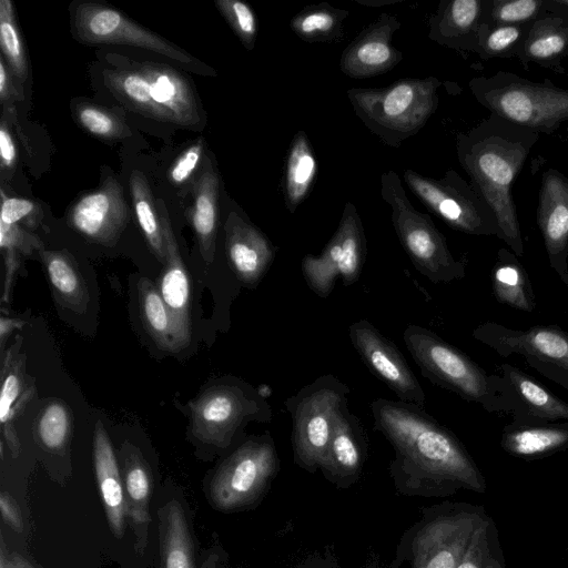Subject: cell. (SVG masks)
<instances>
[{
    "instance_id": "cell-53",
    "label": "cell",
    "mask_w": 568,
    "mask_h": 568,
    "mask_svg": "<svg viewBox=\"0 0 568 568\" xmlns=\"http://www.w3.org/2000/svg\"><path fill=\"white\" fill-rule=\"evenodd\" d=\"M6 558L12 568H34L20 555L11 554Z\"/></svg>"
},
{
    "instance_id": "cell-48",
    "label": "cell",
    "mask_w": 568,
    "mask_h": 568,
    "mask_svg": "<svg viewBox=\"0 0 568 568\" xmlns=\"http://www.w3.org/2000/svg\"><path fill=\"white\" fill-rule=\"evenodd\" d=\"M0 511L2 519L8 526L17 532L22 531L23 520L21 510L12 496L4 491L0 494Z\"/></svg>"
},
{
    "instance_id": "cell-14",
    "label": "cell",
    "mask_w": 568,
    "mask_h": 568,
    "mask_svg": "<svg viewBox=\"0 0 568 568\" xmlns=\"http://www.w3.org/2000/svg\"><path fill=\"white\" fill-rule=\"evenodd\" d=\"M366 256V239L358 213L347 203L338 227L322 253L307 254L302 261V273L308 287L326 298L334 290L336 277L349 286L358 281Z\"/></svg>"
},
{
    "instance_id": "cell-30",
    "label": "cell",
    "mask_w": 568,
    "mask_h": 568,
    "mask_svg": "<svg viewBox=\"0 0 568 568\" xmlns=\"http://www.w3.org/2000/svg\"><path fill=\"white\" fill-rule=\"evenodd\" d=\"M160 568H196L194 545L186 514L173 498L159 510Z\"/></svg>"
},
{
    "instance_id": "cell-7",
    "label": "cell",
    "mask_w": 568,
    "mask_h": 568,
    "mask_svg": "<svg viewBox=\"0 0 568 568\" xmlns=\"http://www.w3.org/2000/svg\"><path fill=\"white\" fill-rule=\"evenodd\" d=\"M436 78L400 80L384 89H353L348 97L358 116L387 143L415 134L438 104Z\"/></svg>"
},
{
    "instance_id": "cell-22",
    "label": "cell",
    "mask_w": 568,
    "mask_h": 568,
    "mask_svg": "<svg viewBox=\"0 0 568 568\" xmlns=\"http://www.w3.org/2000/svg\"><path fill=\"white\" fill-rule=\"evenodd\" d=\"M398 27L394 17L382 14L345 49L342 71L352 78H366L392 69L402 57L390 44L392 34Z\"/></svg>"
},
{
    "instance_id": "cell-26",
    "label": "cell",
    "mask_w": 568,
    "mask_h": 568,
    "mask_svg": "<svg viewBox=\"0 0 568 568\" xmlns=\"http://www.w3.org/2000/svg\"><path fill=\"white\" fill-rule=\"evenodd\" d=\"M565 59H568V20L546 12L530 24L518 60L526 70L534 63L565 74Z\"/></svg>"
},
{
    "instance_id": "cell-35",
    "label": "cell",
    "mask_w": 568,
    "mask_h": 568,
    "mask_svg": "<svg viewBox=\"0 0 568 568\" xmlns=\"http://www.w3.org/2000/svg\"><path fill=\"white\" fill-rule=\"evenodd\" d=\"M130 192L134 204L135 215L140 229L158 261L165 265L166 250L153 193L144 174L132 171L129 180Z\"/></svg>"
},
{
    "instance_id": "cell-54",
    "label": "cell",
    "mask_w": 568,
    "mask_h": 568,
    "mask_svg": "<svg viewBox=\"0 0 568 568\" xmlns=\"http://www.w3.org/2000/svg\"><path fill=\"white\" fill-rule=\"evenodd\" d=\"M201 568H220V559L216 554H210L205 560H203Z\"/></svg>"
},
{
    "instance_id": "cell-36",
    "label": "cell",
    "mask_w": 568,
    "mask_h": 568,
    "mask_svg": "<svg viewBox=\"0 0 568 568\" xmlns=\"http://www.w3.org/2000/svg\"><path fill=\"white\" fill-rule=\"evenodd\" d=\"M139 307L144 326L159 347L178 351L171 313L159 290L148 280L138 285Z\"/></svg>"
},
{
    "instance_id": "cell-16",
    "label": "cell",
    "mask_w": 568,
    "mask_h": 568,
    "mask_svg": "<svg viewBox=\"0 0 568 568\" xmlns=\"http://www.w3.org/2000/svg\"><path fill=\"white\" fill-rule=\"evenodd\" d=\"M348 336L367 368L383 381L399 400L423 406L425 392L405 357L389 338L366 320L351 324Z\"/></svg>"
},
{
    "instance_id": "cell-51",
    "label": "cell",
    "mask_w": 568,
    "mask_h": 568,
    "mask_svg": "<svg viewBox=\"0 0 568 568\" xmlns=\"http://www.w3.org/2000/svg\"><path fill=\"white\" fill-rule=\"evenodd\" d=\"M23 325V322L17 318L6 317L1 316L0 320V344H1V353L3 354V347L6 344L7 336L10 335V333L14 328H20Z\"/></svg>"
},
{
    "instance_id": "cell-21",
    "label": "cell",
    "mask_w": 568,
    "mask_h": 568,
    "mask_svg": "<svg viewBox=\"0 0 568 568\" xmlns=\"http://www.w3.org/2000/svg\"><path fill=\"white\" fill-rule=\"evenodd\" d=\"M366 448L361 419L346 406L337 415L320 469L336 485L348 486L359 477Z\"/></svg>"
},
{
    "instance_id": "cell-47",
    "label": "cell",
    "mask_w": 568,
    "mask_h": 568,
    "mask_svg": "<svg viewBox=\"0 0 568 568\" xmlns=\"http://www.w3.org/2000/svg\"><path fill=\"white\" fill-rule=\"evenodd\" d=\"M1 213L0 221L6 224H18L23 219L34 217L38 213V205L27 199L6 196L1 190Z\"/></svg>"
},
{
    "instance_id": "cell-13",
    "label": "cell",
    "mask_w": 568,
    "mask_h": 568,
    "mask_svg": "<svg viewBox=\"0 0 568 568\" xmlns=\"http://www.w3.org/2000/svg\"><path fill=\"white\" fill-rule=\"evenodd\" d=\"M487 516L481 506L446 504L420 526L412 544V568H456Z\"/></svg>"
},
{
    "instance_id": "cell-5",
    "label": "cell",
    "mask_w": 568,
    "mask_h": 568,
    "mask_svg": "<svg viewBox=\"0 0 568 568\" xmlns=\"http://www.w3.org/2000/svg\"><path fill=\"white\" fill-rule=\"evenodd\" d=\"M469 88L490 113L538 134H552L568 121V88L548 79L534 82L501 70L471 79Z\"/></svg>"
},
{
    "instance_id": "cell-56",
    "label": "cell",
    "mask_w": 568,
    "mask_h": 568,
    "mask_svg": "<svg viewBox=\"0 0 568 568\" xmlns=\"http://www.w3.org/2000/svg\"><path fill=\"white\" fill-rule=\"evenodd\" d=\"M567 565H568V558H567Z\"/></svg>"
},
{
    "instance_id": "cell-40",
    "label": "cell",
    "mask_w": 568,
    "mask_h": 568,
    "mask_svg": "<svg viewBox=\"0 0 568 568\" xmlns=\"http://www.w3.org/2000/svg\"><path fill=\"white\" fill-rule=\"evenodd\" d=\"M0 47L14 80L24 83L29 75L27 51L10 0L0 1Z\"/></svg>"
},
{
    "instance_id": "cell-33",
    "label": "cell",
    "mask_w": 568,
    "mask_h": 568,
    "mask_svg": "<svg viewBox=\"0 0 568 568\" xmlns=\"http://www.w3.org/2000/svg\"><path fill=\"white\" fill-rule=\"evenodd\" d=\"M40 256L61 303L75 312H83L88 303V291L71 256L62 251H41Z\"/></svg>"
},
{
    "instance_id": "cell-23",
    "label": "cell",
    "mask_w": 568,
    "mask_h": 568,
    "mask_svg": "<svg viewBox=\"0 0 568 568\" xmlns=\"http://www.w3.org/2000/svg\"><path fill=\"white\" fill-rule=\"evenodd\" d=\"M511 389L513 423L550 424L568 422V403L557 397L534 377L510 364L498 366Z\"/></svg>"
},
{
    "instance_id": "cell-25",
    "label": "cell",
    "mask_w": 568,
    "mask_h": 568,
    "mask_svg": "<svg viewBox=\"0 0 568 568\" xmlns=\"http://www.w3.org/2000/svg\"><path fill=\"white\" fill-rule=\"evenodd\" d=\"M123 460V486L126 517L135 535V548L143 552L148 544L152 474L140 452L124 444L121 448Z\"/></svg>"
},
{
    "instance_id": "cell-24",
    "label": "cell",
    "mask_w": 568,
    "mask_h": 568,
    "mask_svg": "<svg viewBox=\"0 0 568 568\" xmlns=\"http://www.w3.org/2000/svg\"><path fill=\"white\" fill-rule=\"evenodd\" d=\"M93 463L109 527L113 536L121 539L128 523L123 479L109 435L100 420L94 427Z\"/></svg>"
},
{
    "instance_id": "cell-28",
    "label": "cell",
    "mask_w": 568,
    "mask_h": 568,
    "mask_svg": "<svg viewBox=\"0 0 568 568\" xmlns=\"http://www.w3.org/2000/svg\"><path fill=\"white\" fill-rule=\"evenodd\" d=\"M501 448L511 456L536 459L568 448V422L516 424L504 427Z\"/></svg>"
},
{
    "instance_id": "cell-9",
    "label": "cell",
    "mask_w": 568,
    "mask_h": 568,
    "mask_svg": "<svg viewBox=\"0 0 568 568\" xmlns=\"http://www.w3.org/2000/svg\"><path fill=\"white\" fill-rule=\"evenodd\" d=\"M189 406L192 434L216 448H226L247 423H271L273 416L260 392L237 379L210 387Z\"/></svg>"
},
{
    "instance_id": "cell-17",
    "label": "cell",
    "mask_w": 568,
    "mask_h": 568,
    "mask_svg": "<svg viewBox=\"0 0 568 568\" xmlns=\"http://www.w3.org/2000/svg\"><path fill=\"white\" fill-rule=\"evenodd\" d=\"M129 217L122 185L108 176L99 189L73 203L68 212V224L87 240L110 246L121 236Z\"/></svg>"
},
{
    "instance_id": "cell-41",
    "label": "cell",
    "mask_w": 568,
    "mask_h": 568,
    "mask_svg": "<svg viewBox=\"0 0 568 568\" xmlns=\"http://www.w3.org/2000/svg\"><path fill=\"white\" fill-rule=\"evenodd\" d=\"M546 12V0H484L483 22L530 24Z\"/></svg>"
},
{
    "instance_id": "cell-43",
    "label": "cell",
    "mask_w": 568,
    "mask_h": 568,
    "mask_svg": "<svg viewBox=\"0 0 568 568\" xmlns=\"http://www.w3.org/2000/svg\"><path fill=\"white\" fill-rule=\"evenodd\" d=\"M70 430V413L63 403L53 400L42 409L37 423V434L45 448L51 450L63 448Z\"/></svg>"
},
{
    "instance_id": "cell-42",
    "label": "cell",
    "mask_w": 568,
    "mask_h": 568,
    "mask_svg": "<svg viewBox=\"0 0 568 568\" xmlns=\"http://www.w3.org/2000/svg\"><path fill=\"white\" fill-rule=\"evenodd\" d=\"M74 116L85 131L101 139L118 140L131 134L125 122L100 105L81 102L74 108Z\"/></svg>"
},
{
    "instance_id": "cell-45",
    "label": "cell",
    "mask_w": 568,
    "mask_h": 568,
    "mask_svg": "<svg viewBox=\"0 0 568 568\" xmlns=\"http://www.w3.org/2000/svg\"><path fill=\"white\" fill-rule=\"evenodd\" d=\"M11 246L29 256L33 251L42 247L41 240L22 229L19 224H6L0 221V247Z\"/></svg>"
},
{
    "instance_id": "cell-32",
    "label": "cell",
    "mask_w": 568,
    "mask_h": 568,
    "mask_svg": "<svg viewBox=\"0 0 568 568\" xmlns=\"http://www.w3.org/2000/svg\"><path fill=\"white\" fill-rule=\"evenodd\" d=\"M513 252L499 248L491 270V285L495 298L504 305L532 312L536 308L535 294L527 272Z\"/></svg>"
},
{
    "instance_id": "cell-39",
    "label": "cell",
    "mask_w": 568,
    "mask_h": 568,
    "mask_svg": "<svg viewBox=\"0 0 568 568\" xmlns=\"http://www.w3.org/2000/svg\"><path fill=\"white\" fill-rule=\"evenodd\" d=\"M347 12L324 3L305 8L292 21V30L306 41H333L342 34V21Z\"/></svg>"
},
{
    "instance_id": "cell-1",
    "label": "cell",
    "mask_w": 568,
    "mask_h": 568,
    "mask_svg": "<svg viewBox=\"0 0 568 568\" xmlns=\"http://www.w3.org/2000/svg\"><path fill=\"white\" fill-rule=\"evenodd\" d=\"M369 406L375 428L393 446L389 473L398 491L422 497L486 491L485 478L465 446L423 406L385 398Z\"/></svg>"
},
{
    "instance_id": "cell-2",
    "label": "cell",
    "mask_w": 568,
    "mask_h": 568,
    "mask_svg": "<svg viewBox=\"0 0 568 568\" xmlns=\"http://www.w3.org/2000/svg\"><path fill=\"white\" fill-rule=\"evenodd\" d=\"M539 138L535 131L494 113L457 138L459 163L493 209L498 239L519 257L524 256V241L511 189Z\"/></svg>"
},
{
    "instance_id": "cell-29",
    "label": "cell",
    "mask_w": 568,
    "mask_h": 568,
    "mask_svg": "<svg viewBox=\"0 0 568 568\" xmlns=\"http://www.w3.org/2000/svg\"><path fill=\"white\" fill-rule=\"evenodd\" d=\"M483 13L484 0L445 2L435 22L437 40L460 52L476 53Z\"/></svg>"
},
{
    "instance_id": "cell-52",
    "label": "cell",
    "mask_w": 568,
    "mask_h": 568,
    "mask_svg": "<svg viewBox=\"0 0 568 568\" xmlns=\"http://www.w3.org/2000/svg\"><path fill=\"white\" fill-rule=\"evenodd\" d=\"M546 10L568 20V0H546Z\"/></svg>"
},
{
    "instance_id": "cell-15",
    "label": "cell",
    "mask_w": 568,
    "mask_h": 568,
    "mask_svg": "<svg viewBox=\"0 0 568 568\" xmlns=\"http://www.w3.org/2000/svg\"><path fill=\"white\" fill-rule=\"evenodd\" d=\"M72 33L88 44H125L153 51L183 64L196 60L184 50L129 19L121 11L95 2H81L72 12Z\"/></svg>"
},
{
    "instance_id": "cell-50",
    "label": "cell",
    "mask_w": 568,
    "mask_h": 568,
    "mask_svg": "<svg viewBox=\"0 0 568 568\" xmlns=\"http://www.w3.org/2000/svg\"><path fill=\"white\" fill-rule=\"evenodd\" d=\"M0 98L1 102L18 100V90L14 87V78L8 68L4 58H0Z\"/></svg>"
},
{
    "instance_id": "cell-44",
    "label": "cell",
    "mask_w": 568,
    "mask_h": 568,
    "mask_svg": "<svg viewBox=\"0 0 568 568\" xmlns=\"http://www.w3.org/2000/svg\"><path fill=\"white\" fill-rule=\"evenodd\" d=\"M215 4L247 49L254 47L256 19L252 9L237 0H216Z\"/></svg>"
},
{
    "instance_id": "cell-27",
    "label": "cell",
    "mask_w": 568,
    "mask_h": 568,
    "mask_svg": "<svg viewBox=\"0 0 568 568\" xmlns=\"http://www.w3.org/2000/svg\"><path fill=\"white\" fill-rule=\"evenodd\" d=\"M20 342L21 337L17 336L16 343L2 362L1 372L0 425L2 437L13 457L20 453V442L13 420L33 394V386L27 383L23 355L17 352Z\"/></svg>"
},
{
    "instance_id": "cell-3",
    "label": "cell",
    "mask_w": 568,
    "mask_h": 568,
    "mask_svg": "<svg viewBox=\"0 0 568 568\" xmlns=\"http://www.w3.org/2000/svg\"><path fill=\"white\" fill-rule=\"evenodd\" d=\"M405 345L423 375L489 413L513 412L511 389L503 376L488 374L460 349L434 332L408 325Z\"/></svg>"
},
{
    "instance_id": "cell-57",
    "label": "cell",
    "mask_w": 568,
    "mask_h": 568,
    "mask_svg": "<svg viewBox=\"0 0 568 568\" xmlns=\"http://www.w3.org/2000/svg\"><path fill=\"white\" fill-rule=\"evenodd\" d=\"M568 131V130H567Z\"/></svg>"
},
{
    "instance_id": "cell-55",
    "label": "cell",
    "mask_w": 568,
    "mask_h": 568,
    "mask_svg": "<svg viewBox=\"0 0 568 568\" xmlns=\"http://www.w3.org/2000/svg\"><path fill=\"white\" fill-rule=\"evenodd\" d=\"M0 568H12L8 562L3 551L1 552Z\"/></svg>"
},
{
    "instance_id": "cell-19",
    "label": "cell",
    "mask_w": 568,
    "mask_h": 568,
    "mask_svg": "<svg viewBox=\"0 0 568 568\" xmlns=\"http://www.w3.org/2000/svg\"><path fill=\"white\" fill-rule=\"evenodd\" d=\"M224 230L230 267L243 285L256 287L271 267L276 248L262 231L236 212L227 215Z\"/></svg>"
},
{
    "instance_id": "cell-18",
    "label": "cell",
    "mask_w": 568,
    "mask_h": 568,
    "mask_svg": "<svg viewBox=\"0 0 568 568\" xmlns=\"http://www.w3.org/2000/svg\"><path fill=\"white\" fill-rule=\"evenodd\" d=\"M536 216L549 264L568 287V178L557 169L541 175Z\"/></svg>"
},
{
    "instance_id": "cell-8",
    "label": "cell",
    "mask_w": 568,
    "mask_h": 568,
    "mask_svg": "<svg viewBox=\"0 0 568 568\" xmlns=\"http://www.w3.org/2000/svg\"><path fill=\"white\" fill-rule=\"evenodd\" d=\"M349 387L332 374L317 377L285 400L292 418L294 462L314 473L321 468L339 412L347 406Z\"/></svg>"
},
{
    "instance_id": "cell-49",
    "label": "cell",
    "mask_w": 568,
    "mask_h": 568,
    "mask_svg": "<svg viewBox=\"0 0 568 568\" xmlns=\"http://www.w3.org/2000/svg\"><path fill=\"white\" fill-rule=\"evenodd\" d=\"M0 154L2 168L7 170L13 168L17 162V148L9 128L3 120L0 128Z\"/></svg>"
},
{
    "instance_id": "cell-10",
    "label": "cell",
    "mask_w": 568,
    "mask_h": 568,
    "mask_svg": "<svg viewBox=\"0 0 568 568\" xmlns=\"http://www.w3.org/2000/svg\"><path fill=\"white\" fill-rule=\"evenodd\" d=\"M278 467L272 436L265 433L248 437L213 475L209 487L211 503L223 511L254 504L276 476Z\"/></svg>"
},
{
    "instance_id": "cell-46",
    "label": "cell",
    "mask_w": 568,
    "mask_h": 568,
    "mask_svg": "<svg viewBox=\"0 0 568 568\" xmlns=\"http://www.w3.org/2000/svg\"><path fill=\"white\" fill-rule=\"evenodd\" d=\"M204 151L203 140L189 146L172 164L168 173L169 180L181 185L185 183L196 170Z\"/></svg>"
},
{
    "instance_id": "cell-12",
    "label": "cell",
    "mask_w": 568,
    "mask_h": 568,
    "mask_svg": "<svg viewBox=\"0 0 568 568\" xmlns=\"http://www.w3.org/2000/svg\"><path fill=\"white\" fill-rule=\"evenodd\" d=\"M471 335L503 357L523 356L529 366L568 390V333L559 326L539 324L514 329L486 322Z\"/></svg>"
},
{
    "instance_id": "cell-34",
    "label": "cell",
    "mask_w": 568,
    "mask_h": 568,
    "mask_svg": "<svg viewBox=\"0 0 568 568\" xmlns=\"http://www.w3.org/2000/svg\"><path fill=\"white\" fill-rule=\"evenodd\" d=\"M315 175L316 160L306 134L301 131L292 141L285 170V201L292 213L307 195Z\"/></svg>"
},
{
    "instance_id": "cell-31",
    "label": "cell",
    "mask_w": 568,
    "mask_h": 568,
    "mask_svg": "<svg viewBox=\"0 0 568 568\" xmlns=\"http://www.w3.org/2000/svg\"><path fill=\"white\" fill-rule=\"evenodd\" d=\"M219 176L209 169L203 171L193 187L190 219L203 258L211 263L215 254L217 226Z\"/></svg>"
},
{
    "instance_id": "cell-6",
    "label": "cell",
    "mask_w": 568,
    "mask_h": 568,
    "mask_svg": "<svg viewBox=\"0 0 568 568\" xmlns=\"http://www.w3.org/2000/svg\"><path fill=\"white\" fill-rule=\"evenodd\" d=\"M382 197L390 205L397 237L420 274L433 283L465 277L466 261L453 256L444 235L429 215L410 204L398 175L392 170L382 175Z\"/></svg>"
},
{
    "instance_id": "cell-20",
    "label": "cell",
    "mask_w": 568,
    "mask_h": 568,
    "mask_svg": "<svg viewBox=\"0 0 568 568\" xmlns=\"http://www.w3.org/2000/svg\"><path fill=\"white\" fill-rule=\"evenodd\" d=\"M156 204L166 250V263L159 278L158 290L171 313L175 344L180 351L187 345L191 338L190 281L179 252L166 206L163 200H159Z\"/></svg>"
},
{
    "instance_id": "cell-38",
    "label": "cell",
    "mask_w": 568,
    "mask_h": 568,
    "mask_svg": "<svg viewBox=\"0 0 568 568\" xmlns=\"http://www.w3.org/2000/svg\"><path fill=\"white\" fill-rule=\"evenodd\" d=\"M456 568H506L498 529L488 515L475 529Z\"/></svg>"
},
{
    "instance_id": "cell-4",
    "label": "cell",
    "mask_w": 568,
    "mask_h": 568,
    "mask_svg": "<svg viewBox=\"0 0 568 568\" xmlns=\"http://www.w3.org/2000/svg\"><path fill=\"white\" fill-rule=\"evenodd\" d=\"M108 89L129 109L183 128L203 125L202 110L189 80L159 63L130 62L103 70Z\"/></svg>"
},
{
    "instance_id": "cell-37",
    "label": "cell",
    "mask_w": 568,
    "mask_h": 568,
    "mask_svg": "<svg viewBox=\"0 0 568 568\" xmlns=\"http://www.w3.org/2000/svg\"><path fill=\"white\" fill-rule=\"evenodd\" d=\"M530 24H488L483 22L478 30L476 53L483 60L518 59Z\"/></svg>"
},
{
    "instance_id": "cell-11",
    "label": "cell",
    "mask_w": 568,
    "mask_h": 568,
    "mask_svg": "<svg viewBox=\"0 0 568 568\" xmlns=\"http://www.w3.org/2000/svg\"><path fill=\"white\" fill-rule=\"evenodd\" d=\"M404 181L419 200L452 229L469 234L499 237L493 209L475 187L449 170L442 179L425 178L412 170Z\"/></svg>"
}]
</instances>
